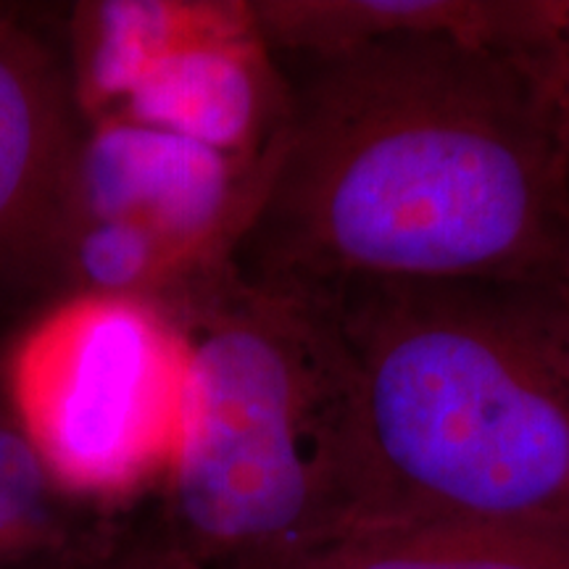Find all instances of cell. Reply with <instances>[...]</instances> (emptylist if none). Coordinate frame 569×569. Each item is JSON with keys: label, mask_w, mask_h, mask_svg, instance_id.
<instances>
[{"label": "cell", "mask_w": 569, "mask_h": 569, "mask_svg": "<svg viewBox=\"0 0 569 569\" xmlns=\"http://www.w3.org/2000/svg\"><path fill=\"white\" fill-rule=\"evenodd\" d=\"M290 117L246 280L293 296L353 282H528L569 234V172L515 61L457 34L284 69Z\"/></svg>", "instance_id": "6da1fadb"}, {"label": "cell", "mask_w": 569, "mask_h": 569, "mask_svg": "<svg viewBox=\"0 0 569 569\" xmlns=\"http://www.w3.org/2000/svg\"><path fill=\"white\" fill-rule=\"evenodd\" d=\"M306 301L351 380L343 532L569 525V369L528 282H353Z\"/></svg>", "instance_id": "7a4b0ae2"}, {"label": "cell", "mask_w": 569, "mask_h": 569, "mask_svg": "<svg viewBox=\"0 0 569 569\" xmlns=\"http://www.w3.org/2000/svg\"><path fill=\"white\" fill-rule=\"evenodd\" d=\"M161 309L188 346L180 451L159 509L169 538L203 569H282L340 536L353 401L325 311L232 261Z\"/></svg>", "instance_id": "3957f363"}, {"label": "cell", "mask_w": 569, "mask_h": 569, "mask_svg": "<svg viewBox=\"0 0 569 569\" xmlns=\"http://www.w3.org/2000/svg\"><path fill=\"white\" fill-rule=\"evenodd\" d=\"M188 346L159 303L63 296L0 346V398L51 480L127 515L161 493L182 438Z\"/></svg>", "instance_id": "277c9868"}, {"label": "cell", "mask_w": 569, "mask_h": 569, "mask_svg": "<svg viewBox=\"0 0 569 569\" xmlns=\"http://www.w3.org/2000/svg\"><path fill=\"white\" fill-rule=\"evenodd\" d=\"M274 159H238L159 127L98 119L84 124L67 224L138 227L193 282L232 259L259 211Z\"/></svg>", "instance_id": "5b68a950"}, {"label": "cell", "mask_w": 569, "mask_h": 569, "mask_svg": "<svg viewBox=\"0 0 569 569\" xmlns=\"http://www.w3.org/2000/svg\"><path fill=\"white\" fill-rule=\"evenodd\" d=\"M84 119L67 53L17 9L0 21V322L61 293V246Z\"/></svg>", "instance_id": "8992f818"}, {"label": "cell", "mask_w": 569, "mask_h": 569, "mask_svg": "<svg viewBox=\"0 0 569 569\" xmlns=\"http://www.w3.org/2000/svg\"><path fill=\"white\" fill-rule=\"evenodd\" d=\"M113 117L238 159H274L290 117V82L261 38L251 0H227L211 27L140 77Z\"/></svg>", "instance_id": "52a82bcc"}, {"label": "cell", "mask_w": 569, "mask_h": 569, "mask_svg": "<svg viewBox=\"0 0 569 569\" xmlns=\"http://www.w3.org/2000/svg\"><path fill=\"white\" fill-rule=\"evenodd\" d=\"M501 0H251L282 69L315 67L390 40L457 34L490 46Z\"/></svg>", "instance_id": "ba28073f"}, {"label": "cell", "mask_w": 569, "mask_h": 569, "mask_svg": "<svg viewBox=\"0 0 569 569\" xmlns=\"http://www.w3.org/2000/svg\"><path fill=\"white\" fill-rule=\"evenodd\" d=\"M227 0H84L67 13L71 88L88 122L113 117L140 77L222 17Z\"/></svg>", "instance_id": "9c48e42d"}, {"label": "cell", "mask_w": 569, "mask_h": 569, "mask_svg": "<svg viewBox=\"0 0 569 569\" xmlns=\"http://www.w3.org/2000/svg\"><path fill=\"white\" fill-rule=\"evenodd\" d=\"M282 569H569V525L448 519L361 528Z\"/></svg>", "instance_id": "30bf717a"}, {"label": "cell", "mask_w": 569, "mask_h": 569, "mask_svg": "<svg viewBox=\"0 0 569 569\" xmlns=\"http://www.w3.org/2000/svg\"><path fill=\"white\" fill-rule=\"evenodd\" d=\"M103 517L56 486L0 398V569L63 549Z\"/></svg>", "instance_id": "8fae6325"}, {"label": "cell", "mask_w": 569, "mask_h": 569, "mask_svg": "<svg viewBox=\"0 0 569 569\" xmlns=\"http://www.w3.org/2000/svg\"><path fill=\"white\" fill-rule=\"evenodd\" d=\"M490 46L530 82L569 172V0H501Z\"/></svg>", "instance_id": "7c38bea8"}, {"label": "cell", "mask_w": 569, "mask_h": 569, "mask_svg": "<svg viewBox=\"0 0 569 569\" xmlns=\"http://www.w3.org/2000/svg\"><path fill=\"white\" fill-rule=\"evenodd\" d=\"M13 569H203L163 530L159 515H111L59 551Z\"/></svg>", "instance_id": "4fadbf2b"}, {"label": "cell", "mask_w": 569, "mask_h": 569, "mask_svg": "<svg viewBox=\"0 0 569 569\" xmlns=\"http://www.w3.org/2000/svg\"><path fill=\"white\" fill-rule=\"evenodd\" d=\"M528 288L536 298V306L553 346H557L569 369V234L565 246L559 248L557 259L536 280H528Z\"/></svg>", "instance_id": "5bb4252c"}, {"label": "cell", "mask_w": 569, "mask_h": 569, "mask_svg": "<svg viewBox=\"0 0 569 569\" xmlns=\"http://www.w3.org/2000/svg\"><path fill=\"white\" fill-rule=\"evenodd\" d=\"M17 9H19V6H11V3H0V21H3V19H9L11 13L17 11Z\"/></svg>", "instance_id": "9a60e30c"}]
</instances>
